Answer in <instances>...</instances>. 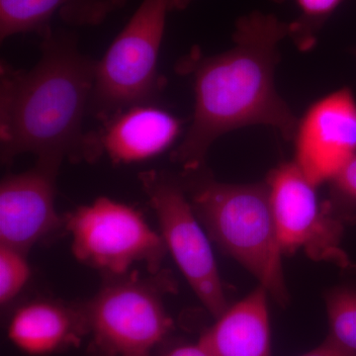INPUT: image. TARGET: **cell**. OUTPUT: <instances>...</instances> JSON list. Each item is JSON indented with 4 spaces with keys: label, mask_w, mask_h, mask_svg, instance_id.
Returning <instances> with one entry per match:
<instances>
[{
    "label": "cell",
    "mask_w": 356,
    "mask_h": 356,
    "mask_svg": "<svg viewBox=\"0 0 356 356\" xmlns=\"http://www.w3.org/2000/svg\"><path fill=\"white\" fill-rule=\"evenodd\" d=\"M65 225L77 261L110 275H125L135 264L156 273L168 252L140 211L109 197L79 206Z\"/></svg>",
    "instance_id": "5"
},
{
    "label": "cell",
    "mask_w": 356,
    "mask_h": 356,
    "mask_svg": "<svg viewBox=\"0 0 356 356\" xmlns=\"http://www.w3.org/2000/svg\"><path fill=\"white\" fill-rule=\"evenodd\" d=\"M288 32L289 23L254 11L236 20L228 51L204 56L193 48L177 63L194 90L191 126L172 154L185 172L198 170L215 140L238 129L267 126L293 139L298 118L275 86L278 46Z\"/></svg>",
    "instance_id": "1"
},
{
    "label": "cell",
    "mask_w": 356,
    "mask_h": 356,
    "mask_svg": "<svg viewBox=\"0 0 356 356\" xmlns=\"http://www.w3.org/2000/svg\"><path fill=\"white\" fill-rule=\"evenodd\" d=\"M267 293L259 285L229 306L199 343L213 356H273Z\"/></svg>",
    "instance_id": "13"
},
{
    "label": "cell",
    "mask_w": 356,
    "mask_h": 356,
    "mask_svg": "<svg viewBox=\"0 0 356 356\" xmlns=\"http://www.w3.org/2000/svg\"><path fill=\"white\" fill-rule=\"evenodd\" d=\"M300 356H355L351 355L350 353L343 350L341 346H337L336 343L330 339L329 337L325 339L324 343L317 348H314L308 353Z\"/></svg>",
    "instance_id": "20"
},
{
    "label": "cell",
    "mask_w": 356,
    "mask_h": 356,
    "mask_svg": "<svg viewBox=\"0 0 356 356\" xmlns=\"http://www.w3.org/2000/svg\"><path fill=\"white\" fill-rule=\"evenodd\" d=\"M327 205L332 212L346 219V212L356 209V156L350 159L330 180Z\"/></svg>",
    "instance_id": "18"
},
{
    "label": "cell",
    "mask_w": 356,
    "mask_h": 356,
    "mask_svg": "<svg viewBox=\"0 0 356 356\" xmlns=\"http://www.w3.org/2000/svg\"><path fill=\"white\" fill-rule=\"evenodd\" d=\"M353 54H355V56L356 57V48L355 49V50H353Z\"/></svg>",
    "instance_id": "23"
},
{
    "label": "cell",
    "mask_w": 356,
    "mask_h": 356,
    "mask_svg": "<svg viewBox=\"0 0 356 356\" xmlns=\"http://www.w3.org/2000/svg\"><path fill=\"white\" fill-rule=\"evenodd\" d=\"M168 13L165 0H143L96 60L89 114L104 123L124 110L156 99L163 88L158 64Z\"/></svg>",
    "instance_id": "4"
},
{
    "label": "cell",
    "mask_w": 356,
    "mask_h": 356,
    "mask_svg": "<svg viewBox=\"0 0 356 356\" xmlns=\"http://www.w3.org/2000/svg\"><path fill=\"white\" fill-rule=\"evenodd\" d=\"M88 334L83 309L48 300L21 306L8 325L11 343L30 355H51L79 346Z\"/></svg>",
    "instance_id": "12"
},
{
    "label": "cell",
    "mask_w": 356,
    "mask_h": 356,
    "mask_svg": "<svg viewBox=\"0 0 356 356\" xmlns=\"http://www.w3.org/2000/svg\"><path fill=\"white\" fill-rule=\"evenodd\" d=\"M294 163L320 186L356 156V99L343 88L320 98L297 122Z\"/></svg>",
    "instance_id": "9"
},
{
    "label": "cell",
    "mask_w": 356,
    "mask_h": 356,
    "mask_svg": "<svg viewBox=\"0 0 356 356\" xmlns=\"http://www.w3.org/2000/svg\"><path fill=\"white\" fill-rule=\"evenodd\" d=\"M32 69L0 64V154L3 163L23 154L37 161L95 163L99 132L83 130L95 86L96 60L83 55L74 33L50 27L41 35Z\"/></svg>",
    "instance_id": "2"
},
{
    "label": "cell",
    "mask_w": 356,
    "mask_h": 356,
    "mask_svg": "<svg viewBox=\"0 0 356 356\" xmlns=\"http://www.w3.org/2000/svg\"><path fill=\"white\" fill-rule=\"evenodd\" d=\"M139 178L158 218L166 250L201 303L219 318L229 308L226 295L209 240L184 185L156 170L140 172Z\"/></svg>",
    "instance_id": "7"
},
{
    "label": "cell",
    "mask_w": 356,
    "mask_h": 356,
    "mask_svg": "<svg viewBox=\"0 0 356 356\" xmlns=\"http://www.w3.org/2000/svg\"><path fill=\"white\" fill-rule=\"evenodd\" d=\"M282 2L285 0H274ZM346 0H295L298 17L289 23L288 37L298 50L308 51L317 44L318 34L330 17Z\"/></svg>",
    "instance_id": "16"
},
{
    "label": "cell",
    "mask_w": 356,
    "mask_h": 356,
    "mask_svg": "<svg viewBox=\"0 0 356 356\" xmlns=\"http://www.w3.org/2000/svg\"><path fill=\"white\" fill-rule=\"evenodd\" d=\"M327 337L356 356V289L341 286L327 295Z\"/></svg>",
    "instance_id": "15"
},
{
    "label": "cell",
    "mask_w": 356,
    "mask_h": 356,
    "mask_svg": "<svg viewBox=\"0 0 356 356\" xmlns=\"http://www.w3.org/2000/svg\"><path fill=\"white\" fill-rule=\"evenodd\" d=\"M278 241L283 254L303 250L315 261L346 264L341 250L343 220L327 202L318 201L317 187L294 161L283 163L266 179Z\"/></svg>",
    "instance_id": "8"
},
{
    "label": "cell",
    "mask_w": 356,
    "mask_h": 356,
    "mask_svg": "<svg viewBox=\"0 0 356 356\" xmlns=\"http://www.w3.org/2000/svg\"><path fill=\"white\" fill-rule=\"evenodd\" d=\"M126 3L127 0H0V40L27 33L41 36L55 16L76 27L100 25Z\"/></svg>",
    "instance_id": "14"
},
{
    "label": "cell",
    "mask_w": 356,
    "mask_h": 356,
    "mask_svg": "<svg viewBox=\"0 0 356 356\" xmlns=\"http://www.w3.org/2000/svg\"><path fill=\"white\" fill-rule=\"evenodd\" d=\"M27 254L0 245V304L6 306L15 299L31 276Z\"/></svg>",
    "instance_id": "17"
},
{
    "label": "cell",
    "mask_w": 356,
    "mask_h": 356,
    "mask_svg": "<svg viewBox=\"0 0 356 356\" xmlns=\"http://www.w3.org/2000/svg\"><path fill=\"white\" fill-rule=\"evenodd\" d=\"M161 356H213L200 343L178 344L163 351Z\"/></svg>",
    "instance_id": "19"
},
{
    "label": "cell",
    "mask_w": 356,
    "mask_h": 356,
    "mask_svg": "<svg viewBox=\"0 0 356 356\" xmlns=\"http://www.w3.org/2000/svg\"><path fill=\"white\" fill-rule=\"evenodd\" d=\"M115 277L83 309L88 334L105 356L149 353L172 329L161 293L137 276Z\"/></svg>",
    "instance_id": "6"
},
{
    "label": "cell",
    "mask_w": 356,
    "mask_h": 356,
    "mask_svg": "<svg viewBox=\"0 0 356 356\" xmlns=\"http://www.w3.org/2000/svg\"><path fill=\"white\" fill-rule=\"evenodd\" d=\"M125 356H149V353H143V355H125Z\"/></svg>",
    "instance_id": "22"
},
{
    "label": "cell",
    "mask_w": 356,
    "mask_h": 356,
    "mask_svg": "<svg viewBox=\"0 0 356 356\" xmlns=\"http://www.w3.org/2000/svg\"><path fill=\"white\" fill-rule=\"evenodd\" d=\"M170 11L184 10L187 8L193 0H165Z\"/></svg>",
    "instance_id": "21"
},
{
    "label": "cell",
    "mask_w": 356,
    "mask_h": 356,
    "mask_svg": "<svg viewBox=\"0 0 356 356\" xmlns=\"http://www.w3.org/2000/svg\"><path fill=\"white\" fill-rule=\"evenodd\" d=\"M60 165L37 161L27 172L6 175L0 184V245L27 254L55 233L65 220L56 210V178Z\"/></svg>",
    "instance_id": "10"
},
{
    "label": "cell",
    "mask_w": 356,
    "mask_h": 356,
    "mask_svg": "<svg viewBox=\"0 0 356 356\" xmlns=\"http://www.w3.org/2000/svg\"><path fill=\"white\" fill-rule=\"evenodd\" d=\"M191 203L206 233L281 304L287 301L282 250L264 184H224L209 177L191 179Z\"/></svg>",
    "instance_id": "3"
},
{
    "label": "cell",
    "mask_w": 356,
    "mask_h": 356,
    "mask_svg": "<svg viewBox=\"0 0 356 356\" xmlns=\"http://www.w3.org/2000/svg\"><path fill=\"white\" fill-rule=\"evenodd\" d=\"M181 130V121L170 112L153 104H140L104 122L98 132L103 154L116 165H126L163 153L175 144Z\"/></svg>",
    "instance_id": "11"
}]
</instances>
